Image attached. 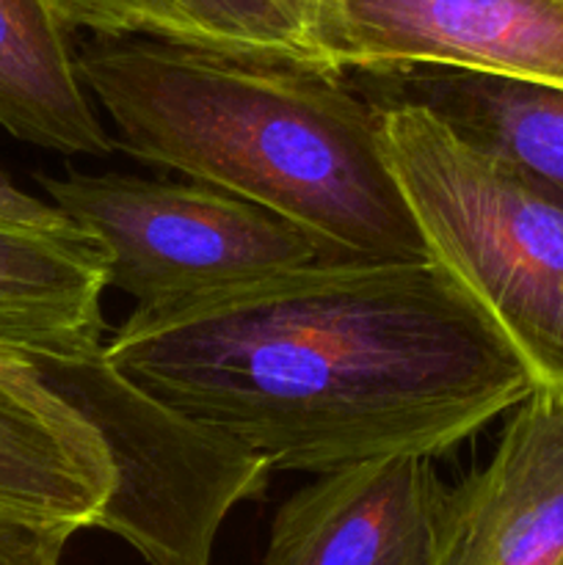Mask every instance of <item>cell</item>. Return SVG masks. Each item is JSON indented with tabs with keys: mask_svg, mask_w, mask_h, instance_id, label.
I'll return each instance as SVG.
<instances>
[{
	"mask_svg": "<svg viewBox=\"0 0 563 565\" xmlns=\"http://www.w3.org/2000/svg\"><path fill=\"white\" fill-rule=\"evenodd\" d=\"M105 353L144 392L285 472L436 458L535 390L434 257H315L136 307Z\"/></svg>",
	"mask_w": 563,
	"mask_h": 565,
	"instance_id": "1",
	"label": "cell"
},
{
	"mask_svg": "<svg viewBox=\"0 0 563 565\" xmlns=\"http://www.w3.org/2000/svg\"><path fill=\"white\" fill-rule=\"evenodd\" d=\"M77 72L144 163L282 215L323 257H431L386 163L379 108L309 55L94 36Z\"/></svg>",
	"mask_w": 563,
	"mask_h": 565,
	"instance_id": "2",
	"label": "cell"
},
{
	"mask_svg": "<svg viewBox=\"0 0 563 565\" xmlns=\"http://www.w3.org/2000/svg\"><path fill=\"white\" fill-rule=\"evenodd\" d=\"M379 130L431 257L495 320L533 384L563 390V204L417 105L379 108Z\"/></svg>",
	"mask_w": 563,
	"mask_h": 565,
	"instance_id": "3",
	"label": "cell"
},
{
	"mask_svg": "<svg viewBox=\"0 0 563 565\" xmlns=\"http://www.w3.org/2000/svg\"><path fill=\"white\" fill-rule=\"evenodd\" d=\"M31 362L99 430L114 461V491L94 527L149 565H210L226 513L265 494L270 463L125 379L105 342Z\"/></svg>",
	"mask_w": 563,
	"mask_h": 565,
	"instance_id": "4",
	"label": "cell"
},
{
	"mask_svg": "<svg viewBox=\"0 0 563 565\" xmlns=\"http://www.w3.org/2000/svg\"><path fill=\"white\" fill-rule=\"evenodd\" d=\"M36 180L50 202L103 248L108 287L130 296L136 307L323 257L296 224L208 182L81 171Z\"/></svg>",
	"mask_w": 563,
	"mask_h": 565,
	"instance_id": "5",
	"label": "cell"
},
{
	"mask_svg": "<svg viewBox=\"0 0 563 565\" xmlns=\"http://www.w3.org/2000/svg\"><path fill=\"white\" fill-rule=\"evenodd\" d=\"M304 31L334 70L436 64L563 86V0H304Z\"/></svg>",
	"mask_w": 563,
	"mask_h": 565,
	"instance_id": "6",
	"label": "cell"
},
{
	"mask_svg": "<svg viewBox=\"0 0 563 565\" xmlns=\"http://www.w3.org/2000/svg\"><path fill=\"white\" fill-rule=\"evenodd\" d=\"M428 565H563V390L535 386L447 489Z\"/></svg>",
	"mask_w": 563,
	"mask_h": 565,
	"instance_id": "7",
	"label": "cell"
},
{
	"mask_svg": "<svg viewBox=\"0 0 563 565\" xmlns=\"http://www.w3.org/2000/svg\"><path fill=\"white\" fill-rule=\"evenodd\" d=\"M445 497L431 456L323 472L276 511L263 565H428Z\"/></svg>",
	"mask_w": 563,
	"mask_h": 565,
	"instance_id": "8",
	"label": "cell"
},
{
	"mask_svg": "<svg viewBox=\"0 0 563 565\" xmlns=\"http://www.w3.org/2000/svg\"><path fill=\"white\" fill-rule=\"evenodd\" d=\"M342 72L375 108H425L469 147L563 204V86L436 64Z\"/></svg>",
	"mask_w": 563,
	"mask_h": 565,
	"instance_id": "9",
	"label": "cell"
},
{
	"mask_svg": "<svg viewBox=\"0 0 563 565\" xmlns=\"http://www.w3.org/2000/svg\"><path fill=\"white\" fill-rule=\"evenodd\" d=\"M116 483L99 430L31 359L0 362V513L88 530Z\"/></svg>",
	"mask_w": 563,
	"mask_h": 565,
	"instance_id": "10",
	"label": "cell"
},
{
	"mask_svg": "<svg viewBox=\"0 0 563 565\" xmlns=\"http://www.w3.org/2000/svg\"><path fill=\"white\" fill-rule=\"evenodd\" d=\"M105 254L86 232L0 226V342L28 359L103 342Z\"/></svg>",
	"mask_w": 563,
	"mask_h": 565,
	"instance_id": "11",
	"label": "cell"
},
{
	"mask_svg": "<svg viewBox=\"0 0 563 565\" xmlns=\"http://www.w3.org/2000/svg\"><path fill=\"white\" fill-rule=\"evenodd\" d=\"M83 88L47 0H0V127L50 152L108 158L116 141Z\"/></svg>",
	"mask_w": 563,
	"mask_h": 565,
	"instance_id": "12",
	"label": "cell"
},
{
	"mask_svg": "<svg viewBox=\"0 0 563 565\" xmlns=\"http://www.w3.org/2000/svg\"><path fill=\"white\" fill-rule=\"evenodd\" d=\"M66 31L309 55L304 0H47Z\"/></svg>",
	"mask_w": 563,
	"mask_h": 565,
	"instance_id": "13",
	"label": "cell"
},
{
	"mask_svg": "<svg viewBox=\"0 0 563 565\" xmlns=\"http://www.w3.org/2000/svg\"><path fill=\"white\" fill-rule=\"evenodd\" d=\"M75 530L0 513V565H61Z\"/></svg>",
	"mask_w": 563,
	"mask_h": 565,
	"instance_id": "14",
	"label": "cell"
},
{
	"mask_svg": "<svg viewBox=\"0 0 563 565\" xmlns=\"http://www.w3.org/2000/svg\"><path fill=\"white\" fill-rule=\"evenodd\" d=\"M0 226H14V230L33 232H75L77 226L55 207L53 202L31 196L14 185L9 174L0 169Z\"/></svg>",
	"mask_w": 563,
	"mask_h": 565,
	"instance_id": "15",
	"label": "cell"
}]
</instances>
